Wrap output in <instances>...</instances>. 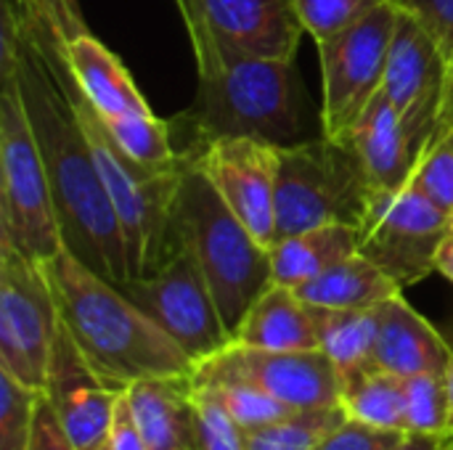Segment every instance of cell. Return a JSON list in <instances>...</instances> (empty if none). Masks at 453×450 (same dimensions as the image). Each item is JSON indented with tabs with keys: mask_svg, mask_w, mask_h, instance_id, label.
I'll list each match as a JSON object with an SVG mask.
<instances>
[{
	"mask_svg": "<svg viewBox=\"0 0 453 450\" xmlns=\"http://www.w3.org/2000/svg\"><path fill=\"white\" fill-rule=\"evenodd\" d=\"M13 24V58L21 98L45 162L64 247L106 281H130L122 228L80 122L45 56L21 29L13 0L3 3Z\"/></svg>",
	"mask_w": 453,
	"mask_h": 450,
	"instance_id": "cell-1",
	"label": "cell"
},
{
	"mask_svg": "<svg viewBox=\"0 0 453 450\" xmlns=\"http://www.w3.org/2000/svg\"><path fill=\"white\" fill-rule=\"evenodd\" d=\"M42 268L61 326L109 387L122 393L141 379L194 374V361L117 284L66 247Z\"/></svg>",
	"mask_w": 453,
	"mask_h": 450,
	"instance_id": "cell-2",
	"label": "cell"
},
{
	"mask_svg": "<svg viewBox=\"0 0 453 450\" xmlns=\"http://www.w3.org/2000/svg\"><path fill=\"white\" fill-rule=\"evenodd\" d=\"M188 40L199 85L178 117L186 122L180 154L220 138H255L279 149L305 141V90L295 64L231 56L199 32Z\"/></svg>",
	"mask_w": 453,
	"mask_h": 450,
	"instance_id": "cell-3",
	"label": "cell"
},
{
	"mask_svg": "<svg viewBox=\"0 0 453 450\" xmlns=\"http://www.w3.org/2000/svg\"><path fill=\"white\" fill-rule=\"evenodd\" d=\"M175 223L178 241L196 257L234 339L244 313L271 284V249H265L226 207L207 175L194 164V156L180 178Z\"/></svg>",
	"mask_w": 453,
	"mask_h": 450,
	"instance_id": "cell-4",
	"label": "cell"
},
{
	"mask_svg": "<svg viewBox=\"0 0 453 450\" xmlns=\"http://www.w3.org/2000/svg\"><path fill=\"white\" fill-rule=\"evenodd\" d=\"M0 236L40 263L64 249L50 180L16 77L13 24L5 11L0 34Z\"/></svg>",
	"mask_w": 453,
	"mask_h": 450,
	"instance_id": "cell-5",
	"label": "cell"
},
{
	"mask_svg": "<svg viewBox=\"0 0 453 450\" xmlns=\"http://www.w3.org/2000/svg\"><path fill=\"white\" fill-rule=\"evenodd\" d=\"M369 186L356 151L326 135L279 149L276 241L326 223L358 225Z\"/></svg>",
	"mask_w": 453,
	"mask_h": 450,
	"instance_id": "cell-6",
	"label": "cell"
},
{
	"mask_svg": "<svg viewBox=\"0 0 453 450\" xmlns=\"http://www.w3.org/2000/svg\"><path fill=\"white\" fill-rule=\"evenodd\" d=\"M398 5L382 0L353 27L316 42L321 64V135L348 141L369 103L382 93Z\"/></svg>",
	"mask_w": 453,
	"mask_h": 450,
	"instance_id": "cell-7",
	"label": "cell"
},
{
	"mask_svg": "<svg viewBox=\"0 0 453 450\" xmlns=\"http://www.w3.org/2000/svg\"><path fill=\"white\" fill-rule=\"evenodd\" d=\"M58 326L42 263L0 236V369L42 393Z\"/></svg>",
	"mask_w": 453,
	"mask_h": 450,
	"instance_id": "cell-8",
	"label": "cell"
},
{
	"mask_svg": "<svg viewBox=\"0 0 453 450\" xmlns=\"http://www.w3.org/2000/svg\"><path fill=\"white\" fill-rule=\"evenodd\" d=\"M356 228L358 252L395 278L401 289H409L435 273L451 215L414 186H406L395 194L372 196Z\"/></svg>",
	"mask_w": 453,
	"mask_h": 450,
	"instance_id": "cell-9",
	"label": "cell"
},
{
	"mask_svg": "<svg viewBox=\"0 0 453 450\" xmlns=\"http://www.w3.org/2000/svg\"><path fill=\"white\" fill-rule=\"evenodd\" d=\"M119 289L194 361V366L234 342L196 257L183 244L154 276L130 278Z\"/></svg>",
	"mask_w": 453,
	"mask_h": 450,
	"instance_id": "cell-10",
	"label": "cell"
},
{
	"mask_svg": "<svg viewBox=\"0 0 453 450\" xmlns=\"http://www.w3.org/2000/svg\"><path fill=\"white\" fill-rule=\"evenodd\" d=\"M194 377H228L255 385L287 408H340V374L324 350H260L231 342L194 366Z\"/></svg>",
	"mask_w": 453,
	"mask_h": 450,
	"instance_id": "cell-11",
	"label": "cell"
},
{
	"mask_svg": "<svg viewBox=\"0 0 453 450\" xmlns=\"http://www.w3.org/2000/svg\"><path fill=\"white\" fill-rule=\"evenodd\" d=\"M186 32L207 34L223 53L295 64L303 24L295 0H175Z\"/></svg>",
	"mask_w": 453,
	"mask_h": 450,
	"instance_id": "cell-12",
	"label": "cell"
},
{
	"mask_svg": "<svg viewBox=\"0 0 453 450\" xmlns=\"http://www.w3.org/2000/svg\"><path fill=\"white\" fill-rule=\"evenodd\" d=\"M191 156L226 207L265 249H271L276 244L279 146L255 138H220Z\"/></svg>",
	"mask_w": 453,
	"mask_h": 450,
	"instance_id": "cell-13",
	"label": "cell"
},
{
	"mask_svg": "<svg viewBox=\"0 0 453 450\" xmlns=\"http://www.w3.org/2000/svg\"><path fill=\"white\" fill-rule=\"evenodd\" d=\"M446 77L449 61L438 40L411 13L398 8L382 93L403 122L427 138H433L438 125Z\"/></svg>",
	"mask_w": 453,
	"mask_h": 450,
	"instance_id": "cell-14",
	"label": "cell"
},
{
	"mask_svg": "<svg viewBox=\"0 0 453 450\" xmlns=\"http://www.w3.org/2000/svg\"><path fill=\"white\" fill-rule=\"evenodd\" d=\"M42 395L74 448L101 450L109 443L119 390L109 387L96 374L64 326H58L53 342Z\"/></svg>",
	"mask_w": 453,
	"mask_h": 450,
	"instance_id": "cell-15",
	"label": "cell"
},
{
	"mask_svg": "<svg viewBox=\"0 0 453 450\" xmlns=\"http://www.w3.org/2000/svg\"><path fill=\"white\" fill-rule=\"evenodd\" d=\"M345 143L358 156L369 194L380 196L395 194L411 183L430 146V138L411 130L395 111V106L385 98V93H380Z\"/></svg>",
	"mask_w": 453,
	"mask_h": 450,
	"instance_id": "cell-16",
	"label": "cell"
},
{
	"mask_svg": "<svg viewBox=\"0 0 453 450\" xmlns=\"http://www.w3.org/2000/svg\"><path fill=\"white\" fill-rule=\"evenodd\" d=\"M53 32H56L58 53L74 85L82 90V95L93 103L98 114L104 117L154 114L149 101L138 90L133 74L127 72V66L96 34H90L88 29L77 34H64L56 27V21H53Z\"/></svg>",
	"mask_w": 453,
	"mask_h": 450,
	"instance_id": "cell-17",
	"label": "cell"
},
{
	"mask_svg": "<svg viewBox=\"0 0 453 450\" xmlns=\"http://www.w3.org/2000/svg\"><path fill=\"white\" fill-rule=\"evenodd\" d=\"M451 350L443 334L403 300V292L377 308V339L372 353L377 369L401 379L446 374Z\"/></svg>",
	"mask_w": 453,
	"mask_h": 450,
	"instance_id": "cell-18",
	"label": "cell"
},
{
	"mask_svg": "<svg viewBox=\"0 0 453 450\" xmlns=\"http://www.w3.org/2000/svg\"><path fill=\"white\" fill-rule=\"evenodd\" d=\"M122 393L149 450H199L191 377L141 379Z\"/></svg>",
	"mask_w": 453,
	"mask_h": 450,
	"instance_id": "cell-19",
	"label": "cell"
},
{
	"mask_svg": "<svg viewBox=\"0 0 453 450\" xmlns=\"http://www.w3.org/2000/svg\"><path fill=\"white\" fill-rule=\"evenodd\" d=\"M236 345L260 350H319L313 308L289 286L271 281L234 332Z\"/></svg>",
	"mask_w": 453,
	"mask_h": 450,
	"instance_id": "cell-20",
	"label": "cell"
},
{
	"mask_svg": "<svg viewBox=\"0 0 453 450\" xmlns=\"http://www.w3.org/2000/svg\"><path fill=\"white\" fill-rule=\"evenodd\" d=\"M356 252L358 228L350 223H326L300 231L271 247V281L297 289Z\"/></svg>",
	"mask_w": 453,
	"mask_h": 450,
	"instance_id": "cell-21",
	"label": "cell"
},
{
	"mask_svg": "<svg viewBox=\"0 0 453 450\" xmlns=\"http://www.w3.org/2000/svg\"><path fill=\"white\" fill-rule=\"evenodd\" d=\"M295 292L313 308L366 310V308H380L382 302L401 294L403 289L377 263L356 252L342 263L332 265L329 271H324L321 276L311 278L308 284L297 286Z\"/></svg>",
	"mask_w": 453,
	"mask_h": 450,
	"instance_id": "cell-22",
	"label": "cell"
},
{
	"mask_svg": "<svg viewBox=\"0 0 453 450\" xmlns=\"http://www.w3.org/2000/svg\"><path fill=\"white\" fill-rule=\"evenodd\" d=\"M340 408L345 411V416L364 424L409 432L403 379L377 366H366L340 379Z\"/></svg>",
	"mask_w": 453,
	"mask_h": 450,
	"instance_id": "cell-23",
	"label": "cell"
},
{
	"mask_svg": "<svg viewBox=\"0 0 453 450\" xmlns=\"http://www.w3.org/2000/svg\"><path fill=\"white\" fill-rule=\"evenodd\" d=\"M313 308V305H311ZM319 350L329 355L340 379L374 366V339H377V308L366 310H332L313 308Z\"/></svg>",
	"mask_w": 453,
	"mask_h": 450,
	"instance_id": "cell-24",
	"label": "cell"
},
{
	"mask_svg": "<svg viewBox=\"0 0 453 450\" xmlns=\"http://www.w3.org/2000/svg\"><path fill=\"white\" fill-rule=\"evenodd\" d=\"M106 133L114 146L146 170L175 167L183 154L175 146L173 122L159 119L157 114H127V117H104Z\"/></svg>",
	"mask_w": 453,
	"mask_h": 450,
	"instance_id": "cell-25",
	"label": "cell"
},
{
	"mask_svg": "<svg viewBox=\"0 0 453 450\" xmlns=\"http://www.w3.org/2000/svg\"><path fill=\"white\" fill-rule=\"evenodd\" d=\"M191 382L202 390H207L210 395H215L220 400V406L247 430H263L271 427L276 422H284L289 416H295L297 411L287 408L284 403H279L276 398H271L268 393L257 390L250 382L242 379H228V377H194Z\"/></svg>",
	"mask_w": 453,
	"mask_h": 450,
	"instance_id": "cell-26",
	"label": "cell"
},
{
	"mask_svg": "<svg viewBox=\"0 0 453 450\" xmlns=\"http://www.w3.org/2000/svg\"><path fill=\"white\" fill-rule=\"evenodd\" d=\"M342 419V408L303 411L271 427L247 432V450H316L321 438Z\"/></svg>",
	"mask_w": 453,
	"mask_h": 450,
	"instance_id": "cell-27",
	"label": "cell"
},
{
	"mask_svg": "<svg viewBox=\"0 0 453 450\" xmlns=\"http://www.w3.org/2000/svg\"><path fill=\"white\" fill-rule=\"evenodd\" d=\"M406 430L411 435L446 438L451 432V406L443 374H419L403 379Z\"/></svg>",
	"mask_w": 453,
	"mask_h": 450,
	"instance_id": "cell-28",
	"label": "cell"
},
{
	"mask_svg": "<svg viewBox=\"0 0 453 450\" xmlns=\"http://www.w3.org/2000/svg\"><path fill=\"white\" fill-rule=\"evenodd\" d=\"M40 395L0 369V450H29Z\"/></svg>",
	"mask_w": 453,
	"mask_h": 450,
	"instance_id": "cell-29",
	"label": "cell"
},
{
	"mask_svg": "<svg viewBox=\"0 0 453 450\" xmlns=\"http://www.w3.org/2000/svg\"><path fill=\"white\" fill-rule=\"evenodd\" d=\"M409 186L422 191L453 217V125L433 133L430 146Z\"/></svg>",
	"mask_w": 453,
	"mask_h": 450,
	"instance_id": "cell-30",
	"label": "cell"
},
{
	"mask_svg": "<svg viewBox=\"0 0 453 450\" xmlns=\"http://www.w3.org/2000/svg\"><path fill=\"white\" fill-rule=\"evenodd\" d=\"M380 3L382 0H295V8L305 34H311L316 42H324L353 27Z\"/></svg>",
	"mask_w": 453,
	"mask_h": 450,
	"instance_id": "cell-31",
	"label": "cell"
},
{
	"mask_svg": "<svg viewBox=\"0 0 453 450\" xmlns=\"http://www.w3.org/2000/svg\"><path fill=\"white\" fill-rule=\"evenodd\" d=\"M194 387V406L199 419V450H247V430L220 406L215 395Z\"/></svg>",
	"mask_w": 453,
	"mask_h": 450,
	"instance_id": "cell-32",
	"label": "cell"
},
{
	"mask_svg": "<svg viewBox=\"0 0 453 450\" xmlns=\"http://www.w3.org/2000/svg\"><path fill=\"white\" fill-rule=\"evenodd\" d=\"M406 435L409 432H393V430L372 427V424L345 416L334 430H329L321 438L316 450H390Z\"/></svg>",
	"mask_w": 453,
	"mask_h": 450,
	"instance_id": "cell-33",
	"label": "cell"
},
{
	"mask_svg": "<svg viewBox=\"0 0 453 450\" xmlns=\"http://www.w3.org/2000/svg\"><path fill=\"white\" fill-rule=\"evenodd\" d=\"M401 11L411 13L441 45L446 61H453V0H393Z\"/></svg>",
	"mask_w": 453,
	"mask_h": 450,
	"instance_id": "cell-34",
	"label": "cell"
},
{
	"mask_svg": "<svg viewBox=\"0 0 453 450\" xmlns=\"http://www.w3.org/2000/svg\"><path fill=\"white\" fill-rule=\"evenodd\" d=\"M29 450H77L74 443L69 440V435L64 432V427L58 424V419H56L53 408L48 406L45 395H40V400H37Z\"/></svg>",
	"mask_w": 453,
	"mask_h": 450,
	"instance_id": "cell-35",
	"label": "cell"
},
{
	"mask_svg": "<svg viewBox=\"0 0 453 450\" xmlns=\"http://www.w3.org/2000/svg\"><path fill=\"white\" fill-rule=\"evenodd\" d=\"M109 448L111 450H149L141 427L130 411V403L125 398V393H119L117 408H114V419H111V430H109Z\"/></svg>",
	"mask_w": 453,
	"mask_h": 450,
	"instance_id": "cell-36",
	"label": "cell"
},
{
	"mask_svg": "<svg viewBox=\"0 0 453 450\" xmlns=\"http://www.w3.org/2000/svg\"><path fill=\"white\" fill-rule=\"evenodd\" d=\"M56 27L64 32V34H77V32H85V16H82V8H80V0H45Z\"/></svg>",
	"mask_w": 453,
	"mask_h": 450,
	"instance_id": "cell-37",
	"label": "cell"
},
{
	"mask_svg": "<svg viewBox=\"0 0 453 450\" xmlns=\"http://www.w3.org/2000/svg\"><path fill=\"white\" fill-rule=\"evenodd\" d=\"M443 446V438H435V435H406L398 446H393L390 450H441Z\"/></svg>",
	"mask_w": 453,
	"mask_h": 450,
	"instance_id": "cell-38",
	"label": "cell"
},
{
	"mask_svg": "<svg viewBox=\"0 0 453 450\" xmlns=\"http://www.w3.org/2000/svg\"><path fill=\"white\" fill-rule=\"evenodd\" d=\"M435 273H441L443 278H449L453 284V228L449 236L443 239L441 249H438V260H435Z\"/></svg>",
	"mask_w": 453,
	"mask_h": 450,
	"instance_id": "cell-39",
	"label": "cell"
},
{
	"mask_svg": "<svg viewBox=\"0 0 453 450\" xmlns=\"http://www.w3.org/2000/svg\"><path fill=\"white\" fill-rule=\"evenodd\" d=\"M453 125V61L449 64V77H446V93H443V103H441V114H438V125L435 130L451 127Z\"/></svg>",
	"mask_w": 453,
	"mask_h": 450,
	"instance_id": "cell-40",
	"label": "cell"
},
{
	"mask_svg": "<svg viewBox=\"0 0 453 450\" xmlns=\"http://www.w3.org/2000/svg\"><path fill=\"white\" fill-rule=\"evenodd\" d=\"M443 379H446V393H449V406H451V432H453V350H451V361H449V369H446Z\"/></svg>",
	"mask_w": 453,
	"mask_h": 450,
	"instance_id": "cell-41",
	"label": "cell"
},
{
	"mask_svg": "<svg viewBox=\"0 0 453 450\" xmlns=\"http://www.w3.org/2000/svg\"><path fill=\"white\" fill-rule=\"evenodd\" d=\"M441 450H453V432H449V435L443 438V446H441Z\"/></svg>",
	"mask_w": 453,
	"mask_h": 450,
	"instance_id": "cell-42",
	"label": "cell"
},
{
	"mask_svg": "<svg viewBox=\"0 0 453 450\" xmlns=\"http://www.w3.org/2000/svg\"><path fill=\"white\" fill-rule=\"evenodd\" d=\"M101 450H111V448H109V443H106V446H104V448H101Z\"/></svg>",
	"mask_w": 453,
	"mask_h": 450,
	"instance_id": "cell-43",
	"label": "cell"
},
{
	"mask_svg": "<svg viewBox=\"0 0 453 450\" xmlns=\"http://www.w3.org/2000/svg\"><path fill=\"white\" fill-rule=\"evenodd\" d=\"M451 228H453V217H451Z\"/></svg>",
	"mask_w": 453,
	"mask_h": 450,
	"instance_id": "cell-44",
	"label": "cell"
}]
</instances>
